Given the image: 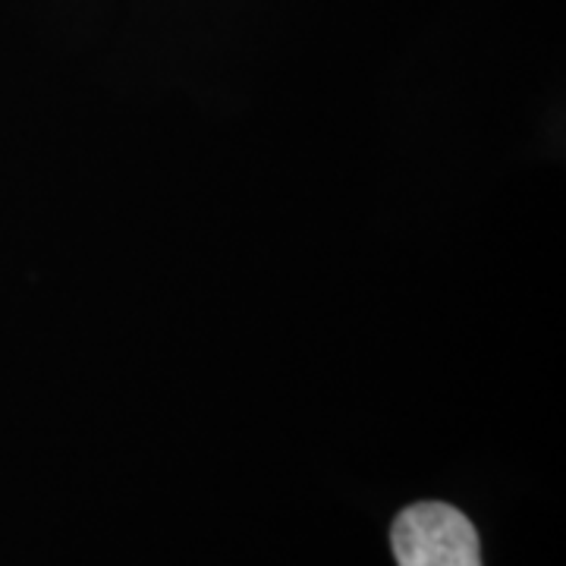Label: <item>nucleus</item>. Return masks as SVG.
<instances>
[{"mask_svg": "<svg viewBox=\"0 0 566 566\" xmlns=\"http://www.w3.org/2000/svg\"><path fill=\"white\" fill-rule=\"evenodd\" d=\"M397 566H482L479 532L457 506L416 504L390 528Z\"/></svg>", "mask_w": 566, "mask_h": 566, "instance_id": "f257e3e1", "label": "nucleus"}]
</instances>
